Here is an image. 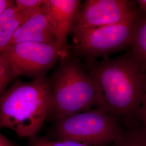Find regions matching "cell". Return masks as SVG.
Wrapping results in <instances>:
<instances>
[{"instance_id": "cell-7", "label": "cell", "mask_w": 146, "mask_h": 146, "mask_svg": "<svg viewBox=\"0 0 146 146\" xmlns=\"http://www.w3.org/2000/svg\"><path fill=\"white\" fill-rule=\"evenodd\" d=\"M136 4V1L130 0H86L72 31L119 23L139 9Z\"/></svg>"}, {"instance_id": "cell-15", "label": "cell", "mask_w": 146, "mask_h": 146, "mask_svg": "<svg viewBox=\"0 0 146 146\" xmlns=\"http://www.w3.org/2000/svg\"><path fill=\"white\" fill-rule=\"evenodd\" d=\"M43 0H16L14 5L21 11L41 7Z\"/></svg>"}, {"instance_id": "cell-4", "label": "cell", "mask_w": 146, "mask_h": 146, "mask_svg": "<svg viewBox=\"0 0 146 146\" xmlns=\"http://www.w3.org/2000/svg\"><path fill=\"white\" fill-rule=\"evenodd\" d=\"M119 119L98 108L82 112L55 122L50 139L93 146L104 145L115 142L123 133L125 129Z\"/></svg>"}, {"instance_id": "cell-16", "label": "cell", "mask_w": 146, "mask_h": 146, "mask_svg": "<svg viewBox=\"0 0 146 146\" xmlns=\"http://www.w3.org/2000/svg\"><path fill=\"white\" fill-rule=\"evenodd\" d=\"M138 116L142 121L143 125L146 127V91L139 110Z\"/></svg>"}, {"instance_id": "cell-17", "label": "cell", "mask_w": 146, "mask_h": 146, "mask_svg": "<svg viewBox=\"0 0 146 146\" xmlns=\"http://www.w3.org/2000/svg\"><path fill=\"white\" fill-rule=\"evenodd\" d=\"M0 146H19L15 142L8 139L2 133L0 134Z\"/></svg>"}, {"instance_id": "cell-12", "label": "cell", "mask_w": 146, "mask_h": 146, "mask_svg": "<svg viewBox=\"0 0 146 146\" xmlns=\"http://www.w3.org/2000/svg\"><path fill=\"white\" fill-rule=\"evenodd\" d=\"M113 146H146V127L128 128L114 142Z\"/></svg>"}, {"instance_id": "cell-14", "label": "cell", "mask_w": 146, "mask_h": 146, "mask_svg": "<svg viewBox=\"0 0 146 146\" xmlns=\"http://www.w3.org/2000/svg\"><path fill=\"white\" fill-rule=\"evenodd\" d=\"M14 78L8 64L0 58V98L7 90L8 84Z\"/></svg>"}, {"instance_id": "cell-11", "label": "cell", "mask_w": 146, "mask_h": 146, "mask_svg": "<svg viewBox=\"0 0 146 146\" xmlns=\"http://www.w3.org/2000/svg\"><path fill=\"white\" fill-rule=\"evenodd\" d=\"M131 47V50L146 64V13L140 9Z\"/></svg>"}, {"instance_id": "cell-8", "label": "cell", "mask_w": 146, "mask_h": 146, "mask_svg": "<svg viewBox=\"0 0 146 146\" xmlns=\"http://www.w3.org/2000/svg\"><path fill=\"white\" fill-rule=\"evenodd\" d=\"M81 6L80 0H43L42 11L46 16L61 49L70 52L67 42Z\"/></svg>"}, {"instance_id": "cell-2", "label": "cell", "mask_w": 146, "mask_h": 146, "mask_svg": "<svg viewBox=\"0 0 146 146\" xmlns=\"http://www.w3.org/2000/svg\"><path fill=\"white\" fill-rule=\"evenodd\" d=\"M51 101V83L45 76L29 82L16 81L0 98V129L31 139L47 119Z\"/></svg>"}, {"instance_id": "cell-5", "label": "cell", "mask_w": 146, "mask_h": 146, "mask_svg": "<svg viewBox=\"0 0 146 146\" xmlns=\"http://www.w3.org/2000/svg\"><path fill=\"white\" fill-rule=\"evenodd\" d=\"M138 10L119 23L94 28L73 31V51L76 58H84L88 63L131 47Z\"/></svg>"}, {"instance_id": "cell-20", "label": "cell", "mask_w": 146, "mask_h": 146, "mask_svg": "<svg viewBox=\"0 0 146 146\" xmlns=\"http://www.w3.org/2000/svg\"><path fill=\"white\" fill-rule=\"evenodd\" d=\"M0 130H1V129H0ZM1 134V131H0V134Z\"/></svg>"}, {"instance_id": "cell-10", "label": "cell", "mask_w": 146, "mask_h": 146, "mask_svg": "<svg viewBox=\"0 0 146 146\" xmlns=\"http://www.w3.org/2000/svg\"><path fill=\"white\" fill-rule=\"evenodd\" d=\"M40 9L41 7L21 11L13 5L0 14V52L9 45L19 27Z\"/></svg>"}, {"instance_id": "cell-3", "label": "cell", "mask_w": 146, "mask_h": 146, "mask_svg": "<svg viewBox=\"0 0 146 146\" xmlns=\"http://www.w3.org/2000/svg\"><path fill=\"white\" fill-rule=\"evenodd\" d=\"M50 81L52 101L47 118L55 123L99 106V87L78 58L70 55L61 60Z\"/></svg>"}, {"instance_id": "cell-9", "label": "cell", "mask_w": 146, "mask_h": 146, "mask_svg": "<svg viewBox=\"0 0 146 146\" xmlns=\"http://www.w3.org/2000/svg\"><path fill=\"white\" fill-rule=\"evenodd\" d=\"M23 42L56 44L52 28L44 15L41 7L40 11L19 27L9 46Z\"/></svg>"}, {"instance_id": "cell-6", "label": "cell", "mask_w": 146, "mask_h": 146, "mask_svg": "<svg viewBox=\"0 0 146 146\" xmlns=\"http://www.w3.org/2000/svg\"><path fill=\"white\" fill-rule=\"evenodd\" d=\"M70 55L56 44L23 42L8 46L0 52V58L11 68L14 77L44 76L58 62Z\"/></svg>"}, {"instance_id": "cell-1", "label": "cell", "mask_w": 146, "mask_h": 146, "mask_svg": "<svg viewBox=\"0 0 146 146\" xmlns=\"http://www.w3.org/2000/svg\"><path fill=\"white\" fill-rule=\"evenodd\" d=\"M88 72L99 87L96 108L120 117L138 115L146 91V64L131 50L115 58L88 63Z\"/></svg>"}, {"instance_id": "cell-18", "label": "cell", "mask_w": 146, "mask_h": 146, "mask_svg": "<svg viewBox=\"0 0 146 146\" xmlns=\"http://www.w3.org/2000/svg\"><path fill=\"white\" fill-rule=\"evenodd\" d=\"M13 5H14V1L0 0V14Z\"/></svg>"}, {"instance_id": "cell-13", "label": "cell", "mask_w": 146, "mask_h": 146, "mask_svg": "<svg viewBox=\"0 0 146 146\" xmlns=\"http://www.w3.org/2000/svg\"><path fill=\"white\" fill-rule=\"evenodd\" d=\"M28 146H93L67 140H55L48 137H36L30 139Z\"/></svg>"}, {"instance_id": "cell-19", "label": "cell", "mask_w": 146, "mask_h": 146, "mask_svg": "<svg viewBox=\"0 0 146 146\" xmlns=\"http://www.w3.org/2000/svg\"><path fill=\"white\" fill-rule=\"evenodd\" d=\"M136 3L140 11L146 13V0L136 1Z\"/></svg>"}]
</instances>
